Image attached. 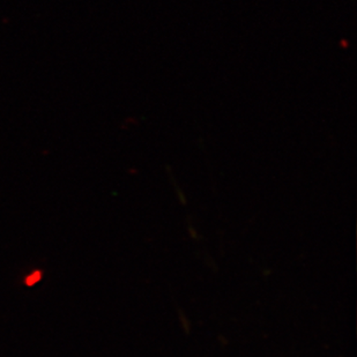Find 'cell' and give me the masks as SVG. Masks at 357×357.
Returning a JSON list of instances; mask_svg holds the SVG:
<instances>
[{
	"mask_svg": "<svg viewBox=\"0 0 357 357\" xmlns=\"http://www.w3.org/2000/svg\"><path fill=\"white\" fill-rule=\"evenodd\" d=\"M40 278H42V273L38 271V272L31 274L27 278V280H26V282H27L28 286H34L35 283H38L40 281Z\"/></svg>",
	"mask_w": 357,
	"mask_h": 357,
	"instance_id": "1",
	"label": "cell"
}]
</instances>
